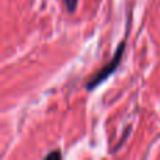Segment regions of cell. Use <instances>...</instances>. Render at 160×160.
<instances>
[{"instance_id": "cell-2", "label": "cell", "mask_w": 160, "mask_h": 160, "mask_svg": "<svg viewBox=\"0 0 160 160\" xmlns=\"http://www.w3.org/2000/svg\"><path fill=\"white\" fill-rule=\"evenodd\" d=\"M65 2H66V7L69 8V11H73V10H75L78 0H65Z\"/></svg>"}, {"instance_id": "cell-1", "label": "cell", "mask_w": 160, "mask_h": 160, "mask_svg": "<svg viewBox=\"0 0 160 160\" xmlns=\"http://www.w3.org/2000/svg\"><path fill=\"white\" fill-rule=\"evenodd\" d=\"M122 53H124V42H122V44L119 45V48L117 49L115 56L112 58V61H111L108 65H105V66L102 68V69L100 70V72L97 73L96 76H94V78H91L90 80H88V83H87V88H94L96 86H98L100 83L102 82V80H105L110 75H112V73L115 72L117 66L119 65V62H121V56H122Z\"/></svg>"}, {"instance_id": "cell-3", "label": "cell", "mask_w": 160, "mask_h": 160, "mask_svg": "<svg viewBox=\"0 0 160 160\" xmlns=\"http://www.w3.org/2000/svg\"><path fill=\"white\" fill-rule=\"evenodd\" d=\"M47 158L48 159H51V158H58L59 159V158H61V153H59V152H52V153H49Z\"/></svg>"}]
</instances>
